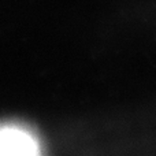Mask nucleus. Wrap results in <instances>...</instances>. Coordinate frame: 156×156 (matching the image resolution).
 <instances>
[{
    "label": "nucleus",
    "instance_id": "f257e3e1",
    "mask_svg": "<svg viewBox=\"0 0 156 156\" xmlns=\"http://www.w3.org/2000/svg\"><path fill=\"white\" fill-rule=\"evenodd\" d=\"M0 156H43L36 134L21 123H0Z\"/></svg>",
    "mask_w": 156,
    "mask_h": 156
}]
</instances>
